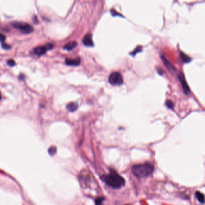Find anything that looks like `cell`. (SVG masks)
<instances>
[{"instance_id": "1", "label": "cell", "mask_w": 205, "mask_h": 205, "mask_svg": "<svg viewBox=\"0 0 205 205\" xmlns=\"http://www.w3.org/2000/svg\"><path fill=\"white\" fill-rule=\"evenodd\" d=\"M102 179L107 185L114 189L121 188L125 184V179L113 170H111L109 174L103 175Z\"/></svg>"}, {"instance_id": "2", "label": "cell", "mask_w": 205, "mask_h": 205, "mask_svg": "<svg viewBox=\"0 0 205 205\" xmlns=\"http://www.w3.org/2000/svg\"><path fill=\"white\" fill-rule=\"evenodd\" d=\"M154 170V167L151 163H144L133 165L132 168V173L138 178H146L151 175Z\"/></svg>"}, {"instance_id": "3", "label": "cell", "mask_w": 205, "mask_h": 205, "mask_svg": "<svg viewBox=\"0 0 205 205\" xmlns=\"http://www.w3.org/2000/svg\"><path fill=\"white\" fill-rule=\"evenodd\" d=\"M108 82L112 86H121L123 84L122 74L118 72H112L108 77Z\"/></svg>"}, {"instance_id": "4", "label": "cell", "mask_w": 205, "mask_h": 205, "mask_svg": "<svg viewBox=\"0 0 205 205\" xmlns=\"http://www.w3.org/2000/svg\"><path fill=\"white\" fill-rule=\"evenodd\" d=\"M12 26L24 34H30L33 31V28L31 25L27 23L21 22H13L12 24Z\"/></svg>"}, {"instance_id": "5", "label": "cell", "mask_w": 205, "mask_h": 205, "mask_svg": "<svg viewBox=\"0 0 205 205\" xmlns=\"http://www.w3.org/2000/svg\"><path fill=\"white\" fill-rule=\"evenodd\" d=\"M53 48V45L51 44H48L45 46H38L34 49V54L37 55H42L45 54V52Z\"/></svg>"}, {"instance_id": "6", "label": "cell", "mask_w": 205, "mask_h": 205, "mask_svg": "<svg viewBox=\"0 0 205 205\" xmlns=\"http://www.w3.org/2000/svg\"><path fill=\"white\" fill-rule=\"evenodd\" d=\"M179 79L180 82L182 84V89H183V91H184L185 94L189 95L191 93V90H190V89H189L188 85L185 79L184 75H183V74L182 72L179 73Z\"/></svg>"}, {"instance_id": "7", "label": "cell", "mask_w": 205, "mask_h": 205, "mask_svg": "<svg viewBox=\"0 0 205 205\" xmlns=\"http://www.w3.org/2000/svg\"><path fill=\"white\" fill-rule=\"evenodd\" d=\"M82 42L85 46H86L87 47H92L94 46L93 41L92 39V35L90 33H89L86 34V36H84Z\"/></svg>"}, {"instance_id": "8", "label": "cell", "mask_w": 205, "mask_h": 205, "mask_svg": "<svg viewBox=\"0 0 205 205\" xmlns=\"http://www.w3.org/2000/svg\"><path fill=\"white\" fill-rule=\"evenodd\" d=\"M81 63V59L80 58H76L75 59H66V65L69 66H78L80 65Z\"/></svg>"}, {"instance_id": "9", "label": "cell", "mask_w": 205, "mask_h": 205, "mask_svg": "<svg viewBox=\"0 0 205 205\" xmlns=\"http://www.w3.org/2000/svg\"><path fill=\"white\" fill-rule=\"evenodd\" d=\"M161 59L162 60V61H163V62H164V65H165V66H166L170 70L171 72L174 71V70H175L174 67L173 66V65L172 64V63H171L170 62L168 61V60L167 59H165V58L164 57V55H162V56H161Z\"/></svg>"}, {"instance_id": "10", "label": "cell", "mask_w": 205, "mask_h": 205, "mask_svg": "<svg viewBox=\"0 0 205 205\" xmlns=\"http://www.w3.org/2000/svg\"><path fill=\"white\" fill-rule=\"evenodd\" d=\"M77 44H78L77 42L75 41L70 42L69 43H67L64 46H63V48L67 51H71L77 46Z\"/></svg>"}, {"instance_id": "11", "label": "cell", "mask_w": 205, "mask_h": 205, "mask_svg": "<svg viewBox=\"0 0 205 205\" xmlns=\"http://www.w3.org/2000/svg\"><path fill=\"white\" fill-rule=\"evenodd\" d=\"M78 108V105L75 102H70L66 106L67 110L70 112L75 111Z\"/></svg>"}, {"instance_id": "12", "label": "cell", "mask_w": 205, "mask_h": 205, "mask_svg": "<svg viewBox=\"0 0 205 205\" xmlns=\"http://www.w3.org/2000/svg\"><path fill=\"white\" fill-rule=\"evenodd\" d=\"M180 57H181V59L182 60V61L185 63H189L192 60L191 57H189L188 55L184 54L183 52H180Z\"/></svg>"}, {"instance_id": "13", "label": "cell", "mask_w": 205, "mask_h": 205, "mask_svg": "<svg viewBox=\"0 0 205 205\" xmlns=\"http://www.w3.org/2000/svg\"><path fill=\"white\" fill-rule=\"evenodd\" d=\"M195 196L198 201H199L200 203L202 204L204 203V195L202 193L200 192H197L195 193Z\"/></svg>"}, {"instance_id": "14", "label": "cell", "mask_w": 205, "mask_h": 205, "mask_svg": "<svg viewBox=\"0 0 205 205\" xmlns=\"http://www.w3.org/2000/svg\"><path fill=\"white\" fill-rule=\"evenodd\" d=\"M141 50H142V47H141V46H137V47L136 48L135 50H134L133 52H131L130 53V54H131V55H132V56H134L136 54H137L138 52H141Z\"/></svg>"}, {"instance_id": "15", "label": "cell", "mask_w": 205, "mask_h": 205, "mask_svg": "<svg viewBox=\"0 0 205 205\" xmlns=\"http://www.w3.org/2000/svg\"><path fill=\"white\" fill-rule=\"evenodd\" d=\"M166 104V107L169 108V109H173V107H174V103L173 102V101H170V100H168L166 101L165 102Z\"/></svg>"}, {"instance_id": "16", "label": "cell", "mask_w": 205, "mask_h": 205, "mask_svg": "<svg viewBox=\"0 0 205 205\" xmlns=\"http://www.w3.org/2000/svg\"><path fill=\"white\" fill-rule=\"evenodd\" d=\"M104 200V197H98L95 200V204H96V205H102Z\"/></svg>"}, {"instance_id": "17", "label": "cell", "mask_w": 205, "mask_h": 205, "mask_svg": "<svg viewBox=\"0 0 205 205\" xmlns=\"http://www.w3.org/2000/svg\"><path fill=\"white\" fill-rule=\"evenodd\" d=\"M110 12H111V14L112 15V16H121V17H123L122 15H121V13L117 12L116 10L114 9H111Z\"/></svg>"}, {"instance_id": "18", "label": "cell", "mask_w": 205, "mask_h": 205, "mask_svg": "<svg viewBox=\"0 0 205 205\" xmlns=\"http://www.w3.org/2000/svg\"><path fill=\"white\" fill-rule=\"evenodd\" d=\"M7 63V65L11 67L15 66V62L13 60H12V59L9 60Z\"/></svg>"}, {"instance_id": "19", "label": "cell", "mask_w": 205, "mask_h": 205, "mask_svg": "<svg viewBox=\"0 0 205 205\" xmlns=\"http://www.w3.org/2000/svg\"><path fill=\"white\" fill-rule=\"evenodd\" d=\"M2 47H3V49H7V50L11 48V46L10 45H9L8 44H5V43H3L2 44Z\"/></svg>"}, {"instance_id": "20", "label": "cell", "mask_w": 205, "mask_h": 205, "mask_svg": "<svg viewBox=\"0 0 205 205\" xmlns=\"http://www.w3.org/2000/svg\"><path fill=\"white\" fill-rule=\"evenodd\" d=\"M5 40V36L4 34L0 33V42H3Z\"/></svg>"}, {"instance_id": "21", "label": "cell", "mask_w": 205, "mask_h": 205, "mask_svg": "<svg viewBox=\"0 0 205 205\" xmlns=\"http://www.w3.org/2000/svg\"><path fill=\"white\" fill-rule=\"evenodd\" d=\"M158 72L159 74H161H161H163L164 71H163V70H162V69L158 68Z\"/></svg>"}, {"instance_id": "22", "label": "cell", "mask_w": 205, "mask_h": 205, "mask_svg": "<svg viewBox=\"0 0 205 205\" xmlns=\"http://www.w3.org/2000/svg\"><path fill=\"white\" fill-rule=\"evenodd\" d=\"M1 99V93H0V100Z\"/></svg>"}]
</instances>
